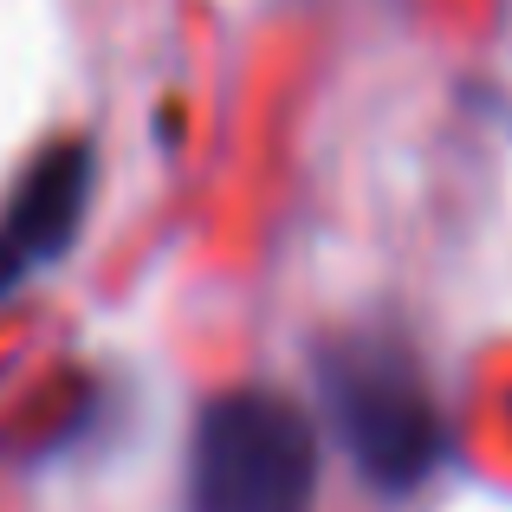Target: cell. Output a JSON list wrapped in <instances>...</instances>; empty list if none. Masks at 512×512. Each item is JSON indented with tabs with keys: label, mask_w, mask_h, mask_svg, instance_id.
<instances>
[{
	"label": "cell",
	"mask_w": 512,
	"mask_h": 512,
	"mask_svg": "<svg viewBox=\"0 0 512 512\" xmlns=\"http://www.w3.org/2000/svg\"><path fill=\"white\" fill-rule=\"evenodd\" d=\"M91 188H98V156L78 137L46 143L33 163L13 175L7 201H0V292L26 286L52 260H65V247L85 227Z\"/></svg>",
	"instance_id": "cell-3"
},
{
	"label": "cell",
	"mask_w": 512,
	"mask_h": 512,
	"mask_svg": "<svg viewBox=\"0 0 512 512\" xmlns=\"http://www.w3.org/2000/svg\"><path fill=\"white\" fill-rule=\"evenodd\" d=\"M188 512H318V428L279 389H227L188 435Z\"/></svg>",
	"instance_id": "cell-1"
},
{
	"label": "cell",
	"mask_w": 512,
	"mask_h": 512,
	"mask_svg": "<svg viewBox=\"0 0 512 512\" xmlns=\"http://www.w3.org/2000/svg\"><path fill=\"white\" fill-rule=\"evenodd\" d=\"M318 376H325L331 422H338L350 461L370 487L415 493L441 467L448 428H441V409L428 396V376L415 370V357L402 344L376 338V331L344 338L325 350Z\"/></svg>",
	"instance_id": "cell-2"
}]
</instances>
